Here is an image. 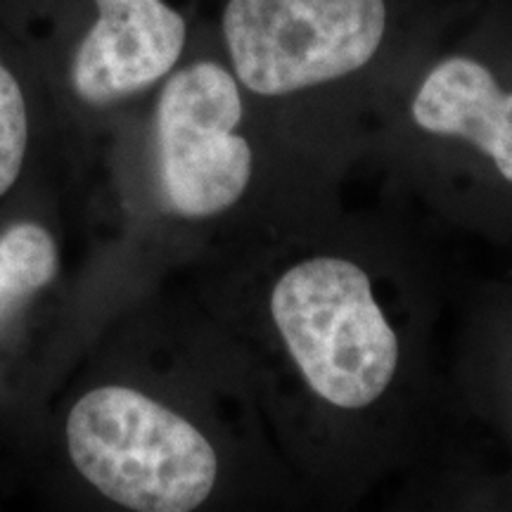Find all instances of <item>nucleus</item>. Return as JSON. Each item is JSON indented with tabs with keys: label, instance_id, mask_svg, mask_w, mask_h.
Masks as SVG:
<instances>
[{
	"label": "nucleus",
	"instance_id": "nucleus-1",
	"mask_svg": "<svg viewBox=\"0 0 512 512\" xmlns=\"http://www.w3.org/2000/svg\"><path fill=\"white\" fill-rule=\"evenodd\" d=\"M76 470L110 501L138 512H188L214 491V446L183 415L128 387L81 396L67 418Z\"/></svg>",
	"mask_w": 512,
	"mask_h": 512
},
{
	"label": "nucleus",
	"instance_id": "nucleus-2",
	"mask_svg": "<svg viewBox=\"0 0 512 512\" xmlns=\"http://www.w3.org/2000/svg\"><path fill=\"white\" fill-rule=\"evenodd\" d=\"M271 313L299 373L337 408H366L399 368V339L373 297L368 273L339 256L292 266L271 294Z\"/></svg>",
	"mask_w": 512,
	"mask_h": 512
},
{
	"label": "nucleus",
	"instance_id": "nucleus-3",
	"mask_svg": "<svg viewBox=\"0 0 512 512\" xmlns=\"http://www.w3.org/2000/svg\"><path fill=\"white\" fill-rule=\"evenodd\" d=\"M387 29L384 0H228L223 36L256 95H287L354 74Z\"/></svg>",
	"mask_w": 512,
	"mask_h": 512
},
{
	"label": "nucleus",
	"instance_id": "nucleus-4",
	"mask_svg": "<svg viewBox=\"0 0 512 512\" xmlns=\"http://www.w3.org/2000/svg\"><path fill=\"white\" fill-rule=\"evenodd\" d=\"M238 81L214 62H197L166 81L157 102L159 178L169 207L204 219L233 207L252 178V147L235 133Z\"/></svg>",
	"mask_w": 512,
	"mask_h": 512
},
{
	"label": "nucleus",
	"instance_id": "nucleus-5",
	"mask_svg": "<svg viewBox=\"0 0 512 512\" xmlns=\"http://www.w3.org/2000/svg\"><path fill=\"white\" fill-rule=\"evenodd\" d=\"M98 19L72 62V86L102 107L145 91L178 62L185 19L164 0H95Z\"/></svg>",
	"mask_w": 512,
	"mask_h": 512
},
{
	"label": "nucleus",
	"instance_id": "nucleus-6",
	"mask_svg": "<svg viewBox=\"0 0 512 512\" xmlns=\"http://www.w3.org/2000/svg\"><path fill=\"white\" fill-rule=\"evenodd\" d=\"M413 119L422 131L479 147L512 183V91H503L482 62H439L415 95Z\"/></svg>",
	"mask_w": 512,
	"mask_h": 512
},
{
	"label": "nucleus",
	"instance_id": "nucleus-7",
	"mask_svg": "<svg viewBox=\"0 0 512 512\" xmlns=\"http://www.w3.org/2000/svg\"><path fill=\"white\" fill-rule=\"evenodd\" d=\"M57 275L53 235L38 223H17L0 235V323Z\"/></svg>",
	"mask_w": 512,
	"mask_h": 512
},
{
	"label": "nucleus",
	"instance_id": "nucleus-8",
	"mask_svg": "<svg viewBox=\"0 0 512 512\" xmlns=\"http://www.w3.org/2000/svg\"><path fill=\"white\" fill-rule=\"evenodd\" d=\"M29 124L22 88L0 62V197L15 185L27 155Z\"/></svg>",
	"mask_w": 512,
	"mask_h": 512
}]
</instances>
